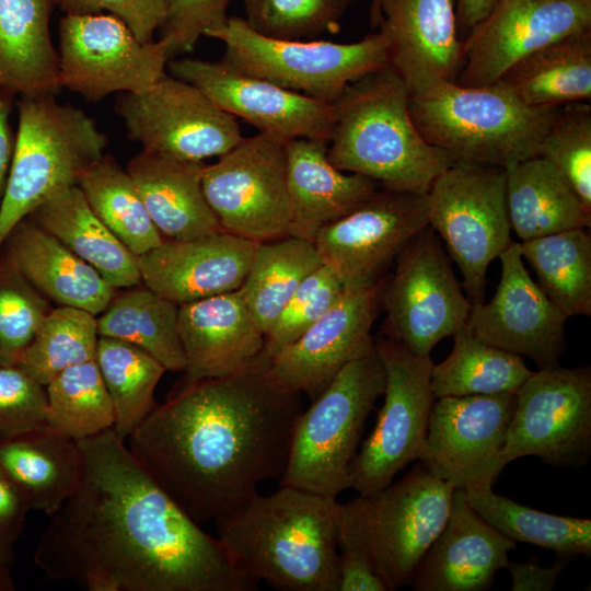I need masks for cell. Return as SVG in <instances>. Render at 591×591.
<instances>
[{
  "label": "cell",
  "mask_w": 591,
  "mask_h": 591,
  "mask_svg": "<svg viewBox=\"0 0 591 591\" xmlns=\"http://www.w3.org/2000/svg\"><path fill=\"white\" fill-rule=\"evenodd\" d=\"M78 444L80 483L34 551L48 579L89 591L257 590L113 428Z\"/></svg>",
  "instance_id": "6da1fadb"
},
{
  "label": "cell",
  "mask_w": 591,
  "mask_h": 591,
  "mask_svg": "<svg viewBox=\"0 0 591 591\" xmlns=\"http://www.w3.org/2000/svg\"><path fill=\"white\" fill-rule=\"evenodd\" d=\"M263 352L221 378L184 382L130 433L128 448L199 524L219 521L280 477L301 394L278 386Z\"/></svg>",
  "instance_id": "7a4b0ae2"
},
{
  "label": "cell",
  "mask_w": 591,
  "mask_h": 591,
  "mask_svg": "<svg viewBox=\"0 0 591 591\" xmlns=\"http://www.w3.org/2000/svg\"><path fill=\"white\" fill-rule=\"evenodd\" d=\"M340 503L280 486L254 494L217 524V538L251 579L282 591H338Z\"/></svg>",
  "instance_id": "3957f363"
},
{
  "label": "cell",
  "mask_w": 591,
  "mask_h": 591,
  "mask_svg": "<svg viewBox=\"0 0 591 591\" xmlns=\"http://www.w3.org/2000/svg\"><path fill=\"white\" fill-rule=\"evenodd\" d=\"M409 99L405 82L390 66L348 84L332 104L329 162L382 188L427 194L453 161L420 135Z\"/></svg>",
  "instance_id": "277c9868"
},
{
  "label": "cell",
  "mask_w": 591,
  "mask_h": 591,
  "mask_svg": "<svg viewBox=\"0 0 591 591\" xmlns=\"http://www.w3.org/2000/svg\"><path fill=\"white\" fill-rule=\"evenodd\" d=\"M559 109L529 106L499 81H440L409 99L412 118L429 144L452 161L503 169L538 155Z\"/></svg>",
  "instance_id": "5b68a950"
},
{
  "label": "cell",
  "mask_w": 591,
  "mask_h": 591,
  "mask_svg": "<svg viewBox=\"0 0 591 591\" xmlns=\"http://www.w3.org/2000/svg\"><path fill=\"white\" fill-rule=\"evenodd\" d=\"M18 129L0 205V250L9 233L58 190L77 185L100 160L107 137L80 108L56 94H19Z\"/></svg>",
  "instance_id": "8992f818"
},
{
  "label": "cell",
  "mask_w": 591,
  "mask_h": 591,
  "mask_svg": "<svg viewBox=\"0 0 591 591\" xmlns=\"http://www.w3.org/2000/svg\"><path fill=\"white\" fill-rule=\"evenodd\" d=\"M384 389V366L375 347L346 364L299 415L280 486L333 498L351 488V462Z\"/></svg>",
  "instance_id": "52a82bcc"
},
{
  "label": "cell",
  "mask_w": 591,
  "mask_h": 591,
  "mask_svg": "<svg viewBox=\"0 0 591 591\" xmlns=\"http://www.w3.org/2000/svg\"><path fill=\"white\" fill-rule=\"evenodd\" d=\"M211 38L224 44L222 60L237 71L327 104L351 82L389 66L379 31L349 44L277 39L255 32L242 18L229 16Z\"/></svg>",
  "instance_id": "ba28073f"
},
{
  "label": "cell",
  "mask_w": 591,
  "mask_h": 591,
  "mask_svg": "<svg viewBox=\"0 0 591 591\" xmlns=\"http://www.w3.org/2000/svg\"><path fill=\"white\" fill-rule=\"evenodd\" d=\"M428 225L444 242L472 304L485 302L489 264L513 241L503 167L453 161L426 194Z\"/></svg>",
  "instance_id": "9c48e42d"
},
{
  "label": "cell",
  "mask_w": 591,
  "mask_h": 591,
  "mask_svg": "<svg viewBox=\"0 0 591 591\" xmlns=\"http://www.w3.org/2000/svg\"><path fill=\"white\" fill-rule=\"evenodd\" d=\"M393 266L379 288L386 315L382 333L415 356H430L440 340L465 326L472 303L430 225L409 241Z\"/></svg>",
  "instance_id": "30bf717a"
},
{
  "label": "cell",
  "mask_w": 591,
  "mask_h": 591,
  "mask_svg": "<svg viewBox=\"0 0 591 591\" xmlns=\"http://www.w3.org/2000/svg\"><path fill=\"white\" fill-rule=\"evenodd\" d=\"M454 489L421 463L380 491L348 501L389 591L409 583L448 520Z\"/></svg>",
  "instance_id": "8fae6325"
},
{
  "label": "cell",
  "mask_w": 591,
  "mask_h": 591,
  "mask_svg": "<svg viewBox=\"0 0 591 591\" xmlns=\"http://www.w3.org/2000/svg\"><path fill=\"white\" fill-rule=\"evenodd\" d=\"M288 139L258 132L243 137L202 170L206 200L223 231L262 243L290 235Z\"/></svg>",
  "instance_id": "7c38bea8"
},
{
  "label": "cell",
  "mask_w": 591,
  "mask_h": 591,
  "mask_svg": "<svg viewBox=\"0 0 591 591\" xmlns=\"http://www.w3.org/2000/svg\"><path fill=\"white\" fill-rule=\"evenodd\" d=\"M374 340L385 371L384 402L351 462V487L359 495L380 491L408 463L422 459L436 401L430 356H415L384 336Z\"/></svg>",
  "instance_id": "4fadbf2b"
},
{
  "label": "cell",
  "mask_w": 591,
  "mask_h": 591,
  "mask_svg": "<svg viewBox=\"0 0 591 591\" xmlns=\"http://www.w3.org/2000/svg\"><path fill=\"white\" fill-rule=\"evenodd\" d=\"M591 454V369L559 364L532 372L515 392V407L499 454L501 470L523 456L579 467Z\"/></svg>",
  "instance_id": "5bb4252c"
},
{
  "label": "cell",
  "mask_w": 591,
  "mask_h": 591,
  "mask_svg": "<svg viewBox=\"0 0 591 591\" xmlns=\"http://www.w3.org/2000/svg\"><path fill=\"white\" fill-rule=\"evenodd\" d=\"M115 112L142 150L184 161L221 157L243 138L235 117L195 85L167 73L147 89L121 93Z\"/></svg>",
  "instance_id": "9a60e30c"
},
{
  "label": "cell",
  "mask_w": 591,
  "mask_h": 591,
  "mask_svg": "<svg viewBox=\"0 0 591 591\" xmlns=\"http://www.w3.org/2000/svg\"><path fill=\"white\" fill-rule=\"evenodd\" d=\"M58 58L61 88L93 103L149 88L166 74L171 59L166 42L142 43L111 14H66Z\"/></svg>",
  "instance_id": "2e32d148"
},
{
  "label": "cell",
  "mask_w": 591,
  "mask_h": 591,
  "mask_svg": "<svg viewBox=\"0 0 591 591\" xmlns=\"http://www.w3.org/2000/svg\"><path fill=\"white\" fill-rule=\"evenodd\" d=\"M426 225V194L380 187L355 209L318 229L312 242L345 289H364L380 283Z\"/></svg>",
  "instance_id": "e0dca14e"
},
{
  "label": "cell",
  "mask_w": 591,
  "mask_h": 591,
  "mask_svg": "<svg viewBox=\"0 0 591 591\" xmlns=\"http://www.w3.org/2000/svg\"><path fill=\"white\" fill-rule=\"evenodd\" d=\"M515 407V393L436 398L421 463L454 488H491Z\"/></svg>",
  "instance_id": "ac0fdd59"
},
{
  "label": "cell",
  "mask_w": 591,
  "mask_h": 591,
  "mask_svg": "<svg viewBox=\"0 0 591 591\" xmlns=\"http://www.w3.org/2000/svg\"><path fill=\"white\" fill-rule=\"evenodd\" d=\"M591 28V0H498L463 39L456 82H497L530 53Z\"/></svg>",
  "instance_id": "d6986e66"
},
{
  "label": "cell",
  "mask_w": 591,
  "mask_h": 591,
  "mask_svg": "<svg viewBox=\"0 0 591 591\" xmlns=\"http://www.w3.org/2000/svg\"><path fill=\"white\" fill-rule=\"evenodd\" d=\"M501 276L494 298L472 304L465 327L482 341L525 356L538 369L555 367L565 349L568 317L525 269L520 243L499 256Z\"/></svg>",
  "instance_id": "ffe728a7"
},
{
  "label": "cell",
  "mask_w": 591,
  "mask_h": 591,
  "mask_svg": "<svg viewBox=\"0 0 591 591\" xmlns=\"http://www.w3.org/2000/svg\"><path fill=\"white\" fill-rule=\"evenodd\" d=\"M171 76L186 81L219 107L260 132L285 139L329 140L333 105L237 71L223 60H169Z\"/></svg>",
  "instance_id": "44dd1931"
},
{
  "label": "cell",
  "mask_w": 591,
  "mask_h": 591,
  "mask_svg": "<svg viewBox=\"0 0 591 591\" xmlns=\"http://www.w3.org/2000/svg\"><path fill=\"white\" fill-rule=\"evenodd\" d=\"M379 288L380 283L345 289L340 299L301 336L267 356L271 380L312 401L346 364L373 350L371 329L380 310Z\"/></svg>",
  "instance_id": "7402d4cb"
},
{
  "label": "cell",
  "mask_w": 591,
  "mask_h": 591,
  "mask_svg": "<svg viewBox=\"0 0 591 591\" xmlns=\"http://www.w3.org/2000/svg\"><path fill=\"white\" fill-rule=\"evenodd\" d=\"M379 32L389 66L416 94L440 81H456L463 62L455 0H381Z\"/></svg>",
  "instance_id": "603a6c76"
},
{
  "label": "cell",
  "mask_w": 591,
  "mask_h": 591,
  "mask_svg": "<svg viewBox=\"0 0 591 591\" xmlns=\"http://www.w3.org/2000/svg\"><path fill=\"white\" fill-rule=\"evenodd\" d=\"M258 243L227 231L163 242L138 256L141 281L181 305L237 290Z\"/></svg>",
  "instance_id": "cb8c5ba5"
},
{
  "label": "cell",
  "mask_w": 591,
  "mask_h": 591,
  "mask_svg": "<svg viewBox=\"0 0 591 591\" xmlns=\"http://www.w3.org/2000/svg\"><path fill=\"white\" fill-rule=\"evenodd\" d=\"M515 542L489 525L455 488L451 510L408 584L417 591H484Z\"/></svg>",
  "instance_id": "d4e9b609"
},
{
  "label": "cell",
  "mask_w": 591,
  "mask_h": 591,
  "mask_svg": "<svg viewBox=\"0 0 591 591\" xmlns=\"http://www.w3.org/2000/svg\"><path fill=\"white\" fill-rule=\"evenodd\" d=\"M184 382L221 378L253 363L265 349L259 328L239 290L178 305Z\"/></svg>",
  "instance_id": "484cf974"
},
{
  "label": "cell",
  "mask_w": 591,
  "mask_h": 591,
  "mask_svg": "<svg viewBox=\"0 0 591 591\" xmlns=\"http://www.w3.org/2000/svg\"><path fill=\"white\" fill-rule=\"evenodd\" d=\"M4 244V255L21 275L59 305L97 315L114 297L115 288L92 266L28 217L13 228Z\"/></svg>",
  "instance_id": "4316f807"
},
{
  "label": "cell",
  "mask_w": 591,
  "mask_h": 591,
  "mask_svg": "<svg viewBox=\"0 0 591 591\" xmlns=\"http://www.w3.org/2000/svg\"><path fill=\"white\" fill-rule=\"evenodd\" d=\"M328 141L288 140L287 181L292 204L291 236L311 240L323 225L345 216L381 186L373 179L336 169Z\"/></svg>",
  "instance_id": "83f0119b"
},
{
  "label": "cell",
  "mask_w": 591,
  "mask_h": 591,
  "mask_svg": "<svg viewBox=\"0 0 591 591\" xmlns=\"http://www.w3.org/2000/svg\"><path fill=\"white\" fill-rule=\"evenodd\" d=\"M204 162L142 150L127 165L147 211L164 240L184 241L222 231L204 195Z\"/></svg>",
  "instance_id": "f1b7e54d"
},
{
  "label": "cell",
  "mask_w": 591,
  "mask_h": 591,
  "mask_svg": "<svg viewBox=\"0 0 591 591\" xmlns=\"http://www.w3.org/2000/svg\"><path fill=\"white\" fill-rule=\"evenodd\" d=\"M28 218L92 266L115 289L142 282L138 256L94 213L78 185L58 190Z\"/></svg>",
  "instance_id": "f546056e"
},
{
  "label": "cell",
  "mask_w": 591,
  "mask_h": 591,
  "mask_svg": "<svg viewBox=\"0 0 591 591\" xmlns=\"http://www.w3.org/2000/svg\"><path fill=\"white\" fill-rule=\"evenodd\" d=\"M0 468L30 510L50 517L77 489L82 454L77 441L44 428L1 440Z\"/></svg>",
  "instance_id": "4dcf8cb0"
},
{
  "label": "cell",
  "mask_w": 591,
  "mask_h": 591,
  "mask_svg": "<svg viewBox=\"0 0 591 591\" xmlns=\"http://www.w3.org/2000/svg\"><path fill=\"white\" fill-rule=\"evenodd\" d=\"M505 171L509 223L522 242L571 229H590L591 210L549 161L537 155Z\"/></svg>",
  "instance_id": "1f68e13d"
},
{
  "label": "cell",
  "mask_w": 591,
  "mask_h": 591,
  "mask_svg": "<svg viewBox=\"0 0 591 591\" xmlns=\"http://www.w3.org/2000/svg\"><path fill=\"white\" fill-rule=\"evenodd\" d=\"M53 0H0V85L19 94L62 89L49 19Z\"/></svg>",
  "instance_id": "d6a6232c"
},
{
  "label": "cell",
  "mask_w": 591,
  "mask_h": 591,
  "mask_svg": "<svg viewBox=\"0 0 591 591\" xmlns=\"http://www.w3.org/2000/svg\"><path fill=\"white\" fill-rule=\"evenodd\" d=\"M498 81L532 107L590 102L591 28L530 53Z\"/></svg>",
  "instance_id": "836d02e7"
},
{
  "label": "cell",
  "mask_w": 591,
  "mask_h": 591,
  "mask_svg": "<svg viewBox=\"0 0 591 591\" xmlns=\"http://www.w3.org/2000/svg\"><path fill=\"white\" fill-rule=\"evenodd\" d=\"M99 336L130 343L157 359L166 371L185 370L178 333V304L150 288L113 297L96 318Z\"/></svg>",
  "instance_id": "e575fe53"
},
{
  "label": "cell",
  "mask_w": 591,
  "mask_h": 591,
  "mask_svg": "<svg viewBox=\"0 0 591 591\" xmlns=\"http://www.w3.org/2000/svg\"><path fill=\"white\" fill-rule=\"evenodd\" d=\"M323 264L308 239L289 235L257 244L237 290L265 336L303 280Z\"/></svg>",
  "instance_id": "d590c367"
},
{
  "label": "cell",
  "mask_w": 591,
  "mask_h": 591,
  "mask_svg": "<svg viewBox=\"0 0 591 591\" xmlns=\"http://www.w3.org/2000/svg\"><path fill=\"white\" fill-rule=\"evenodd\" d=\"M537 285L567 316L591 315V234L571 229L520 243Z\"/></svg>",
  "instance_id": "8d00e7d4"
},
{
  "label": "cell",
  "mask_w": 591,
  "mask_h": 591,
  "mask_svg": "<svg viewBox=\"0 0 591 591\" xmlns=\"http://www.w3.org/2000/svg\"><path fill=\"white\" fill-rule=\"evenodd\" d=\"M452 337L451 354L432 366L436 398L515 393L533 372L523 357L482 341L465 326Z\"/></svg>",
  "instance_id": "74e56055"
},
{
  "label": "cell",
  "mask_w": 591,
  "mask_h": 591,
  "mask_svg": "<svg viewBox=\"0 0 591 591\" xmlns=\"http://www.w3.org/2000/svg\"><path fill=\"white\" fill-rule=\"evenodd\" d=\"M77 185L94 213L136 256L163 242L131 176L112 154L89 165Z\"/></svg>",
  "instance_id": "f35d334b"
},
{
  "label": "cell",
  "mask_w": 591,
  "mask_h": 591,
  "mask_svg": "<svg viewBox=\"0 0 591 591\" xmlns=\"http://www.w3.org/2000/svg\"><path fill=\"white\" fill-rule=\"evenodd\" d=\"M465 495L476 513L515 543L552 549L566 558L591 555L590 519L542 512L497 495L491 488L465 491Z\"/></svg>",
  "instance_id": "ab89813d"
},
{
  "label": "cell",
  "mask_w": 591,
  "mask_h": 591,
  "mask_svg": "<svg viewBox=\"0 0 591 591\" xmlns=\"http://www.w3.org/2000/svg\"><path fill=\"white\" fill-rule=\"evenodd\" d=\"M95 361L113 405V429L126 441L155 406L154 392L166 369L139 347L104 336Z\"/></svg>",
  "instance_id": "60d3db41"
},
{
  "label": "cell",
  "mask_w": 591,
  "mask_h": 591,
  "mask_svg": "<svg viewBox=\"0 0 591 591\" xmlns=\"http://www.w3.org/2000/svg\"><path fill=\"white\" fill-rule=\"evenodd\" d=\"M46 429L80 441L114 427V409L95 360L71 366L45 386Z\"/></svg>",
  "instance_id": "b9f144b4"
},
{
  "label": "cell",
  "mask_w": 591,
  "mask_h": 591,
  "mask_svg": "<svg viewBox=\"0 0 591 591\" xmlns=\"http://www.w3.org/2000/svg\"><path fill=\"white\" fill-rule=\"evenodd\" d=\"M99 337L95 315L59 305L48 313L16 364L46 386L65 369L95 360Z\"/></svg>",
  "instance_id": "7bdbcfd3"
},
{
  "label": "cell",
  "mask_w": 591,
  "mask_h": 591,
  "mask_svg": "<svg viewBox=\"0 0 591 591\" xmlns=\"http://www.w3.org/2000/svg\"><path fill=\"white\" fill-rule=\"evenodd\" d=\"M245 22L277 39L310 40L337 34L352 0H242Z\"/></svg>",
  "instance_id": "ee69618b"
},
{
  "label": "cell",
  "mask_w": 591,
  "mask_h": 591,
  "mask_svg": "<svg viewBox=\"0 0 591 591\" xmlns=\"http://www.w3.org/2000/svg\"><path fill=\"white\" fill-rule=\"evenodd\" d=\"M538 155L549 161L591 210V105L576 102L560 107L545 135Z\"/></svg>",
  "instance_id": "f6af8a7d"
},
{
  "label": "cell",
  "mask_w": 591,
  "mask_h": 591,
  "mask_svg": "<svg viewBox=\"0 0 591 591\" xmlns=\"http://www.w3.org/2000/svg\"><path fill=\"white\" fill-rule=\"evenodd\" d=\"M50 311L9 258H0V362L18 363Z\"/></svg>",
  "instance_id": "bcb514c9"
},
{
  "label": "cell",
  "mask_w": 591,
  "mask_h": 591,
  "mask_svg": "<svg viewBox=\"0 0 591 591\" xmlns=\"http://www.w3.org/2000/svg\"><path fill=\"white\" fill-rule=\"evenodd\" d=\"M345 288L325 264L299 286L265 336L266 356L291 344L318 321L343 296Z\"/></svg>",
  "instance_id": "7dc6e473"
},
{
  "label": "cell",
  "mask_w": 591,
  "mask_h": 591,
  "mask_svg": "<svg viewBox=\"0 0 591 591\" xmlns=\"http://www.w3.org/2000/svg\"><path fill=\"white\" fill-rule=\"evenodd\" d=\"M45 386L18 364L0 362V441L44 429Z\"/></svg>",
  "instance_id": "c3c4849f"
},
{
  "label": "cell",
  "mask_w": 591,
  "mask_h": 591,
  "mask_svg": "<svg viewBox=\"0 0 591 591\" xmlns=\"http://www.w3.org/2000/svg\"><path fill=\"white\" fill-rule=\"evenodd\" d=\"M231 0H165L166 15L160 37L170 58L192 51L201 36L211 37L228 22Z\"/></svg>",
  "instance_id": "681fc988"
},
{
  "label": "cell",
  "mask_w": 591,
  "mask_h": 591,
  "mask_svg": "<svg viewBox=\"0 0 591 591\" xmlns=\"http://www.w3.org/2000/svg\"><path fill=\"white\" fill-rule=\"evenodd\" d=\"M337 545L338 591H389L374 569L370 549L348 502L340 503Z\"/></svg>",
  "instance_id": "f907efd6"
},
{
  "label": "cell",
  "mask_w": 591,
  "mask_h": 591,
  "mask_svg": "<svg viewBox=\"0 0 591 591\" xmlns=\"http://www.w3.org/2000/svg\"><path fill=\"white\" fill-rule=\"evenodd\" d=\"M66 14L111 15L123 21L142 43L153 42L166 15L165 0H53Z\"/></svg>",
  "instance_id": "816d5d0a"
},
{
  "label": "cell",
  "mask_w": 591,
  "mask_h": 591,
  "mask_svg": "<svg viewBox=\"0 0 591 591\" xmlns=\"http://www.w3.org/2000/svg\"><path fill=\"white\" fill-rule=\"evenodd\" d=\"M567 560H558L549 567L536 563L509 561L507 569L512 577L511 591H551L555 588Z\"/></svg>",
  "instance_id": "f5cc1de1"
},
{
  "label": "cell",
  "mask_w": 591,
  "mask_h": 591,
  "mask_svg": "<svg viewBox=\"0 0 591 591\" xmlns=\"http://www.w3.org/2000/svg\"><path fill=\"white\" fill-rule=\"evenodd\" d=\"M28 511L21 493L0 468V531L16 540Z\"/></svg>",
  "instance_id": "db71d44e"
},
{
  "label": "cell",
  "mask_w": 591,
  "mask_h": 591,
  "mask_svg": "<svg viewBox=\"0 0 591 591\" xmlns=\"http://www.w3.org/2000/svg\"><path fill=\"white\" fill-rule=\"evenodd\" d=\"M16 95L12 90L0 85V205L14 150L15 134L10 125V115Z\"/></svg>",
  "instance_id": "11a10c76"
},
{
  "label": "cell",
  "mask_w": 591,
  "mask_h": 591,
  "mask_svg": "<svg viewBox=\"0 0 591 591\" xmlns=\"http://www.w3.org/2000/svg\"><path fill=\"white\" fill-rule=\"evenodd\" d=\"M498 0H455L459 31L468 33L493 9Z\"/></svg>",
  "instance_id": "9f6ffc18"
},
{
  "label": "cell",
  "mask_w": 591,
  "mask_h": 591,
  "mask_svg": "<svg viewBox=\"0 0 591 591\" xmlns=\"http://www.w3.org/2000/svg\"><path fill=\"white\" fill-rule=\"evenodd\" d=\"M15 538L0 531V591H14L12 569L14 561L13 544Z\"/></svg>",
  "instance_id": "6f0895ef"
},
{
  "label": "cell",
  "mask_w": 591,
  "mask_h": 591,
  "mask_svg": "<svg viewBox=\"0 0 591 591\" xmlns=\"http://www.w3.org/2000/svg\"><path fill=\"white\" fill-rule=\"evenodd\" d=\"M381 0H371L370 10H369V20L371 28H378L381 22V11H380Z\"/></svg>",
  "instance_id": "680465c9"
}]
</instances>
